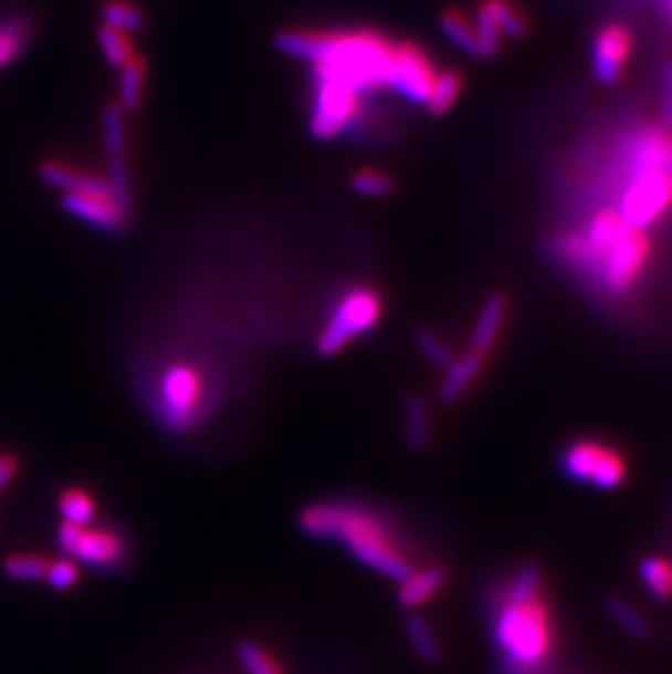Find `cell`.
Returning a JSON list of instances; mask_svg holds the SVG:
<instances>
[{
  "mask_svg": "<svg viewBox=\"0 0 672 674\" xmlns=\"http://www.w3.org/2000/svg\"><path fill=\"white\" fill-rule=\"evenodd\" d=\"M629 164L633 175L660 170L672 177V136L662 132H644L631 143Z\"/></svg>",
  "mask_w": 672,
  "mask_h": 674,
  "instance_id": "12",
  "label": "cell"
},
{
  "mask_svg": "<svg viewBox=\"0 0 672 674\" xmlns=\"http://www.w3.org/2000/svg\"><path fill=\"white\" fill-rule=\"evenodd\" d=\"M51 561L44 554L15 552L2 563V572L13 581H44Z\"/></svg>",
  "mask_w": 672,
  "mask_h": 674,
  "instance_id": "22",
  "label": "cell"
},
{
  "mask_svg": "<svg viewBox=\"0 0 672 674\" xmlns=\"http://www.w3.org/2000/svg\"><path fill=\"white\" fill-rule=\"evenodd\" d=\"M351 188L363 197H387L393 193V182L380 170H358L351 177Z\"/></svg>",
  "mask_w": 672,
  "mask_h": 674,
  "instance_id": "34",
  "label": "cell"
},
{
  "mask_svg": "<svg viewBox=\"0 0 672 674\" xmlns=\"http://www.w3.org/2000/svg\"><path fill=\"white\" fill-rule=\"evenodd\" d=\"M33 38V27L24 18H2L0 20V71L15 62Z\"/></svg>",
  "mask_w": 672,
  "mask_h": 674,
  "instance_id": "18",
  "label": "cell"
},
{
  "mask_svg": "<svg viewBox=\"0 0 672 674\" xmlns=\"http://www.w3.org/2000/svg\"><path fill=\"white\" fill-rule=\"evenodd\" d=\"M474 35H476V49H479V55H494L501 46V31L496 29V24L490 20V15L479 9L476 13V22H474Z\"/></svg>",
  "mask_w": 672,
  "mask_h": 674,
  "instance_id": "36",
  "label": "cell"
},
{
  "mask_svg": "<svg viewBox=\"0 0 672 674\" xmlns=\"http://www.w3.org/2000/svg\"><path fill=\"white\" fill-rule=\"evenodd\" d=\"M441 31L445 33V38L456 44L461 51L470 53V55H479L476 49V35H474V24L468 22V18L459 11H448L441 18Z\"/></svg>",
  "mask_w": 672,
  "mask_h": 674,
  "instance_id": "29",
  "label": "cell"
},
{
  "mask_svg": "<svg viewBox=\"0 0 672 674\" xmlns=\"http://www.w3.org/2000/svg\"><path fill=\"white\" fill-rule=\"evenodd\" d=\"M405 439L413 452H423L430 444V411L420 395H411L405 404Z\"/></svg>",
  "mask_w": 672,
  "mask_h": 674,
  "instance_id": "19",
  "label": "cell"
},
{
  "mask_svg": "<svg viewBox=\"0 0 672 674\" xmlns=\"http://www.w3.org/2000/svg\"><path fill=\"white\" fill-rule=\"evenodd\" d=\"M57 543L69 557H73V561L103 570L116 568L125 559V543L112 530L62 522L57 528Z\"/></svg>",
  "mask_w": 672,
  "mask_h": 674,
  "instance_id": "6",
  "label": "cell"
},
{
  "mask_svg": "<svg viewBox=\"0 0 672 674\" xmlns=\"http://www.w3.org/2000/svg\"><path fill=\"white\" fill-rule=\"evenodd\" d=\"M18 467H20V463L13 454H9V452L0 454V494L11 485V480L18 474Z\"/></svg>",
  "mask_w": 672,
  "mask_h": 674,
  "instance_id": "38",
  "label": "cell"
},
{
  "mask_svg": "<svg viewBox=\"0 0 672 674\" xmlns=\"http://www.w3.org/2000/svg\"><path fill=\"white\" fill-rule=\"evenodd\" d=\"M300 526L311 537L345 546L358 563L393 583H405L416 572L413 563L396 546L387 520L369 507L340 500L319 502L302 514Z\"/></svg>",
  "mask_w": 672,
  "mask_h": 674,
  "instance_id": "3",
  "label": "cell"
},
{
  "mask_svg": "<svg viewBox=\"0 0 672 674\" xmlns=\"http://www.w3.org/2000/svg\"><path fill=\"white\" fill-rule=\"evenodd\" d=\"M40 177L53 186L60 188L64 193H82V195H98V197H109V188L107 182L98 175L84 173L80 168H73L69 164L62 162H44L40 166Z\"/></svg>",
  "mask_w": 672,
  "mask_h": 674,
  "instance_id": "13",
  "label": "cell"
},
{
  "mask_svg": "<svg viewBox=\"0 0 672 674\" xmlns=\"http://www.w3.org/2000/svg\"><path fill=\"white\" fill-rule=\"evenodd\" d=\"M98 46H101L103 58L107 60V64H112L114 69H123L125 64H129L134 60L132 44H129L127 35L116 31V29L101 27V31H98Z\"/></svg>",
  "mask_w": 672,
  "mask_h": 674,
  "instance_id": "31",
  "label": "cell"
},
{
  "mask_svg": "<svg viewBox=\"0 0 672 674\" xmlns=\"http://www.w3.org/2000/svg\"><path fill=\"white\" fill-rule=\"evenodd\" d=\"M416 341H418V348H420L421 354H423L432 365H437V367H441V370H448V367L454 363V356H452L450 348H448L437 334H432L430 330L420 328V330L416 332Z\"/></svg>",
  "mask_w": 672,
  "mask_h": 674,
  "instance_id": "35",
  "label": "cell"
},
{
  "mask_svg": "<svg viewBox=\"0 0 672 674\" xmlns=\"http://www.w3.org/2000/svg\"><path fill=\"white\" fill-rule=\"evenodd\" d=\"M101 15H103V27L116 29L125 35L136 33L145 27L143 11L129 0H107L101 9Z\"/></svg>",
  "mask_w": 672,
  "mask_h": 674,
  "instance_id": "21",
  "label": "cell"
},
{
  "mask_svg": "<svg viewBox=\"0 0 672 674\" xmlns=\"http://www.w3.org/2000/svg\"><path fill=\"white\" fill-rule=\"evenodd\" d=\"M448 572L441 566H428L423 570H416L405 583H400L398 600L407 609H416L423 602L432 599L445 585Z\"/></svg>",
  "mask_w": 672,
  "mask_h": 674,
  "instance_id": "15",
  "label": "cell"
},
{
  "mask_svg": "<svg viewBox=\"0 0 672 674\" xmlns=\"http://www.w3.org/2000/svg\"><path fill=\"white\" fill-rule=\"evenodd\" d=\"M459 92H461L459 75L441 73V75L434 76V83H432L430 94L426 98V107L432 114H443L454 105V101L459 98Z\"/></svg>",
  "mask_w": 672,
  "mask_h": 674,
  "instance_id": "30",
  "label": "cell"
},
{
  "mask_svg": "<svg viewBox=\"0 0 672 674\" xmlns=\"http://www.w3.org/2000/svg\"><path fill=\"white\" fill-rule=\"evenodd\" d=\"M107 188L112 201L123 208L125 212L132 206V184H129V168L125 157H112L107 164Z\"/></svg>",
  "mask_w": 672,
  "mask_h": 674,
  "instance_id": "32",
  "label": "cell"
},
{
  "mask_svg": "<svg viewBox=\"0 0 672 674\" xmlns=\"http://www.w3.org/2000/svg\"><path fill=\"white\" fill-rule=\"evenodd\" d=\"M162 417L168 428L188 431L197 419V406L201 397V382L195 370L186 365L170 367L160 382Z\"/></svg>",
  "mask_w": 672,
  "mask_h": 674,
  "instance_id": "8",
  "label": "cell"
},
{
  "mask_svg": "<svg viewBox=\"0 0 672 674\" xmlns=\"http://www.w3.org/2000/svg\"><path fill=\"white\" fill-rule=\"evenodd\" d=\"M434 76L437 75H434L430 62L426 60V55L418 46L407 44L402 49H396V69H393L391 87L398 94H402L411 103L426 105Z\"/></svg>",
  "mask_w": 672,
  "mask_h": 674,
  "instance_id": "9",
  "label": "cell"
},
{
  "mask_svg": "<svg viewBox=\"0 0 672 674\" xmlns=\"http://www.w3.org/2000/svg\"><path fill=\"white\" fill-rule=\"evenodd\" d=\"M44 581H49L51 588L62 590V592L75 588L77 581H80V566H77V561H73V559L51 561Z\"/></svg>",
  "mask_w": 672,
  "mask_h": 674,
  "instance_id": "37",
  "label": "cell"
},
{
  "mask_svg": "<svg viewBox=\"0 0 672 674\" xmlns=\"http://www.w3.org/2000/svg\"><path fill=\"white\" fill-rule=\"evenodd\" d=\"M504 312H506V303L501 295H490L483 303L474 334H472V348L476 352L485 354L492 350V345L496 343L501 328H503Z\"/></svg>",
  "mask_w": 672,
  "mask_h": 674,
  "instance_id": "17",
  "label": "cell"
},
{
  "mask_svg": "<svg viewBox=\"0 0 672 674\" xmlns=\"http://www.w3.org/2000/svg\"><path fill=\"white\" fill-rule=\"evenodd\" d=\"M275 46L291 58L315 64V79L333 81L356 96L380 85L391 87L396 49L371 33L284 31Z\"/></svg>",
  "mask_w": 672,
  "mask_h": 674,
  "instance_id": "1",
  "label": "cell"
},
{
  "mask_svg": "<svg viewBox=\"0 0 672 674\" xmlns=\"http://www.w3.org/2000/svg\"><path fill=\"white\" fill-rule=\"evenodd\" d=\"M631 38L624 27H605L594 44V75L600 83H613L629 55Z\"/></svg>",
  "mask_w": 672,
  "mask_h": 674,
  "instance_id": "11",
  "label": "cell"
},
{
  "mask_svg": "<svg viewBox=\"0 0 672 674\" xmlns=\"http://www.w3.org/2000/svg\"><path fill=\"white\" fill-rule=\"evenodd\" d=\"M492 637L503 657L504 674H539L550 660L553 629L542 602V572L519 568L492 611Z\"/></svg>",
  "mask_w": 672,
  "mask_h": 674,
  "instance_id": "2",
  "label": "cell"
},
{
  "mask_svg": "<svg viewBox=\"0 0 672 674\" xmlns=\"http://www.w3.org/2000/svg\"><path fill=\"white\" fill-rule=\"evenodd\" d=\"M62 206L73 217L82 219L87 225L101 229V231H118L125 221L127 212L118 208L112 197H98V195H82V193H64Z\"/></svg>",
  "mask_w": 672,
  "mask_h": 674,
  "instance_id": "10",
  "label": "cell"
},
{
  "mask_svg": "<svg viewBox=\"0 0 672 674\" xmlns=\"http://www.w3.org/2000/svg\"><path fill=\"white\" fill-rule=\"evenodd\" d=\"M380 317V300L376 291L358 287L347 291L335 305L330 321L317 339L322 356H335L351 339L369 332Z\"/></svg>",
  "mask_w": 672,
  "mask_h": 674,
  "instance_id": "4",
  "label": "cell"
},
{
  "mask_svg": "<svg viewBox=\"0 0 672 674\" xmlns=\"http://www.w3.org/2000/svg\"><path fill=\"white\" fill-rule=\"evenodd\" d=\"M407 635H409V640L413 644V651L418 653L421 662H426L430 666L441 662V646H439V642H437V637H434L426 618L409 615Z\"/></svg>",
  "mask_w": 672,
  "mask_h": 674,
  "instance_id": "23",
  "label": "cell"
},
{
  "mask_svg": "<svg viewBox=\"0 0 672 674\" xmlns=\"http://www.w3.org/2000/svg\"><path fill=\"white\" fill-rule=\"evenodd\" d=\"M57 505H60V514H62L64 522L75 526L92 525V520H94V500L84 489L71 487V489L62 491Z\"/></svg>",
  "mask_w": 672,
  "mask_h": 674,
  "instance_id": "24",
  "label": "cell"
},
{
  "mask_svg": "<svg viewBox=\"0 0 672 674\" xmlns=\"http://www.w3.org/2000/svg\"><path fill=\"white\" fill-rule=\"evenodd\" d=\"M607 611L624 633H629L633 637H647L649 635V631H651L649 622L642 618V613L631 602H627L620 597H609L607 599Z\"/></svg>",
  "mask_w": 672,
  "mask_h": 674,
  "instance_id": "27",
  "label": "cell"
},
{
  "mask_svg": "<svg viewBox=\"0 0 672 674\" xmlns=\"http://www.w3.org/2000/svg\"><path fill=\"white\" fill-rule=\"evenodd\" d=\"M143 90H145V64L140 60H132L120 69V101L118 105L123 112H134L140 107L143 101Z\"/></svg>",
  "mask_w": 672,
  "mask_h": 674,
  "instance_id": "25",
  "label": "cell"
},
{
  "mask_svg": "<svg viewBox=\"0 0 672 674\" xmlns=\"http://www.w3.org/2000/svg\"><path fill=\"white\" fill-rule=\"evenodd\" d=\"M481 9L490 15V20L496 24V29L501 31V35H511V38H519L526 29V22L522 18V13L506 0H485L481 4Z\"/></svg>",
  "mask_w": 672,
  "mask_h": 674,
  "instance_id": "28",
  "label": "cell"
},
{
  "mask_svg": "<svg viewBox=\"0 0 672 674\" xmlns=\"http://www.w3.org/2000/svg\"><path fill=\"white\" fill-rule=\"evenodd\" d=\"M664 121L672 127V64L664 73Z\"/></svg>",
  "mask_w": 672,
  "mask_h": 674,
  "instance_id": "39",
  "label": "cell"
},
{
  "mask_svg": "<svg viewBox=\"0 0 672 674\" xmlns=\"http://www.w3.org/2000/svg\"><path fill=\"white\" fill-rule=\"evenodd\" d=\"M666 11H669V15L672 18V0H666Z\"/></svg>",
  "mask_w": 672,
  "mask_h": 674,
  "instance_id": "40",
  "label": "cell"
},
{
  "mask_svg": "<svg viewBox=\"0 0 672 674\" xmlns=\"http://www.w3.org/2000/svg\"><path fill=\"white\" fill-rule=\"evenodd\" d=\"M649 242L642 231L629 229L602 258H600V282L611 293H624L644 267Z\"/></svg>",
  "mask_w": 672,
  "mask_h": 674,
  "instance_id": "7",
  "label": "cell"
},
{
  "mask_svg": "<svg viewBox=\"0 0 672 674\" xmlns=\"http://www.w3.org/2000/svg\"><path fill=\"white\" fill-rule=\"evenodd\" d=\"M640 579L649 594L658 600L672 599V563L662 557H644L640 561Z\"/></svg>",
  "mask_w": 672,
  "mask_h": 674,
  "instance_id": "20",
  "label": "cell"
},
{
  "mask_svg": "<svg viewBox=\"0 0 672 674\" xmlns=\"http://www.w3.org/2000/svg\"><path fill=\"white\" fill-rule=\"evenodd\" d=\"M239 662L248 674H282L277 662L253 640L239 644Z\"/></svg>",
  "mask_w": 672,
  "mask_h": 674,
  "instance_id": "33",
  "label": "cell"
},
{
  "mask_svg": "<svg viewBox=\"0 0 672 674\" xmlns=\"http://www.w3.org/2000/svg\"><path fill=\"white\" fill-rule=\"evenodd\" d=\"M483 365H485V354H481L476 350H470L461 359H454V363L445 370V377L439 388V397L448 404L459 400L483 372Z\"/></svg>",
  "mask_w": 672,
  "mask_h": 674,
  "instance_id": "14",
  "label": "cell"
},
{
  "mask_svg": "<svg viewBox=\"0 0 672 674\" xmlns=\"http://www.w3.org/2000/svg\"><path fill=\"white\" fill-rule=\"evenodd\" d=\"M607 448H602L600 444L594 442H577L573 446L564 449L561 454V469L568 478H573L575 483H588L602 458V454Z\"/></svg>",
  "mask_w": 672,
  "mask_h": 674,
  "instance_id": "16",
  "label": "cell"
},
{
  "mask_svg": "<svg viewBox=\"0 0 672 674\" xmlns=\"http://www.w3.org/2000/svg\"><path fill=\"white\" fill-rule=\"evenodd\" d=\"M672 204V177L660 170L633 175L618 208V217L631 229L653 224Z\"/></svg>",
  "mask_w": 672,
  "mask_h": 674,
  "instance_id": "5",
  "label": "cell"
},
{
  "mask_svg": "<svg viewBox=\"0 0 672 674\" xmlns=\"http://www.w3.org/2000/svg\"><path fill=\"white\" fill-rule=\"evenodd\" d=\"M103 136L105 149L109 157H123L127 151V132H125V112L118 103H109L103 112Z\"/></svg>",
  "mask_w": 672,
  "mask_h": 674,
  "instance_id": "26",
  "label": "cell"
}]
</instances>
